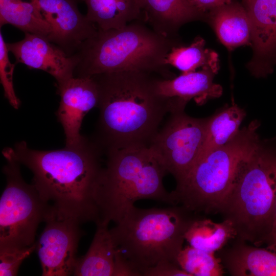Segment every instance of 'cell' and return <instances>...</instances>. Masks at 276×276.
Listing matches in <instances>:
<instances>
[{
    "label": "cell",
    "mask_w": 276,
    "mask_h": 276,
    "mask_svg": "<svg viewBox=\"0 0 276 276\" xmlns=\"http://www.w3.org/2000/svg\"><path fill=\"white\" fill-rule=\"evenodd\" d=\"M142 20L159 34L178 38L183 25L204 19L206 14L195 8L190 0H141Z\"/></svg>",
    "instance_id": "cell-15"
},
{
    "label": "cell",
    "mask_w": 276,
    "mask_h": 276,
    "mask_svg": "<svg viewBox=\"0 0 276 276\" xmlns=\"http://www.w3.org/2000/svg\"><path fill=\"white\" fill-rule=\"evenodd\" d=\"M276 203V150L261 141L240 167L217 212L233 224L238 239L267 243Z\"/></svg>",
    "instance_id": "cell-6"
},
{
    "label": "cell",
    "mask_w": 276,
    "mask_h": 276,
    "mask_svg": "<svg viewBox=\"0 0 276 276\" xmlns=\"http://www.w3.org/2000/svg\"><path fill=\"white\" fill-rule=\"evenodd\" d=\"M235 0H190L199 11L206 14L211 10Z\"/></svg>",
    "instance_id": "cell-29"
},
{
    "label": "cell",
    "mask_w": 276,
    "mask_h": 276,
    "mask_svg": "<svg viewBox=\"0 0 276 276\" xmlns=\"http://www.w3.org/2000/svg\"><path fill=\"white\" fill-rule=\"evenodd\" d=\"M276 245V203L275 205L271 232L266 245Z\"/></svg>",
    "instance_id": "cell-30"
},
{
    "label": "cell",
    "mask_w": 276,
    "mask_h": 276,
    "mask_svg": "<svg viewBox=\"0 0 276 276\" xmlns=\"http://www.w3.org/2000/svg\"><path fill=\"white\" fill-rule=\"evenodd\" d=\"M181 45L179 38L162 36L141 19L119 29L98 30L71 56L74 76L137 71L171 79L175 74L165 60L172 48Z\"/></svg>",
    "instance_id": "cell-3"
},
{
    "label": "cell",
    "mask_w": 276,
    "mask_h": 276,
    "mask_svg": "<svg viewBox=\"0 0 276 276\" xmlns=\"http://www.w3.org/2000/svg\"><path fill=\"white\" fill-rule=\"evenodd\" d=\"M144 276H190L178 264L170 261H162L147 269Z\"/></svg>",
    "instance_id": "cell-28"
},
{
    "label": "cell",
    "mask_w": 276,
    "mask_h": 276,
    "mask_svg": "<svg viewBox=\"0 0 276 276\" xmlns=\"http://www.w3.org/2000/svg\"><path fill=\"white\" fill-rule=\"evenodd\" d=\"M2 153L7 163L3 171L6 185L0 199V248H24L36 243L39 224L52 212L51 206L39 196L33 185L23 179L20 164L10 147Z\"/></svg>",
    "instance_id": "cell-8"
},
{
    "label": "cell",
    "mask_w": 276,
    "mask_h": 276,
    "mask_svg": "<svg viewBox=\"0 0 276 276\" xmlns=\"http://www.w3.org/2000/svg\"><path fill=\"white\" fill-rule=\"evenodd\" d=\"M10 148L15 160L32 171V184L57 217L97 223L95 194L103 150L94 139L54 150L32 149L25 141Z\"/></svg>",
    "instance_id": "cell-1"
},
{
    "label": "cell",
    "mask_w": 276,
    "mask_h": 276,
    "mask_svg": "<svg viewBox=\"0 0 276 276\" xmlns=\"http://www.w3.org/2000/svg\"><path fill=\"white\" fill-rule=\"evenodd\" d=\"M178 266L190 276H221L224 266L215 253L206 252L189 245L183 247L177 259Z\"/></svg>",
    "instance_id": "cell-25"
},
{
    "label": "cell",
    "mask_w": 276,
    "mask_h": 276,
    "mask_svg": "<svg viewBox=\"0 0 276 276\" xmlns=\"http://www.w3.org/2000/svg\"><path fill=\"white\" fill-rule=\"evenodd\" d=\"M186 105L174 101L167 122L149 145L173 176L176 185L185 179L199 159L209 119L189 116L185 112Z\"/></svg>",
    "instance_id": "cell-9"
},
{
    "label": "cell",
    "mask_w": 276,
    "mask_h": 276,
    "mask_svg": "<svg viewBox=\"0 0 276 276\" xmlns=\"http://www.w3.org/2000/svg\"><path fill=\"white\" fill-rule=\"evenodd\" d=\"M205 41L196 37L188 46L174 47L167 54L165 62L182 72L188 74L196 71L199 67H208L217 73L219 69L218 55L217 53L205 48Z\"/></svg>",
    "instance_id": "cell-24"
},
{
    "label": "cell",
    "mask_w": 276,
    "mask_h": 276,
    "mask_svg": "<svg viewBox=\"0 0 276 276\" xmlns=\"http://www.w3.org/2000/svg\"><path fill=\"white\" fill-rule=\"evenodd\" d=\"M35 249L36 243L28 248H0V275H17L21 264Z\"/></svg>",
    "instance_id": "cell-27"
},
{
    "label": "cell",
    "mask_w": 276,
    "mask_h": 276,
    "mask_svg": "<svg viewBox=\"0 0 276 276\" xmlns=\"http://www.w3.org/2000/svg\"><path fill=\"white\" fill-rule=\"evenodd\" d=\"M222 255L223 265L231 275L276 276V245L259 247L237 239Z\"/></svg>",
    "instance_id": "cell-17"
},
{
    "label": "cell",
    "mask_w": 276,
    "mask_h": 276,
    "mask_svg": "<svg viewBox=\"0 0 276 276\" xmlns=\"http://www.w3.org/2000/svg\"><path fill=\"white\" fill-rule=\"evenodd\" d=\"M220 41L229 50L251 46L250 21L242 3L233 1L215 8L206 14Z\"/></svg>",
    "instance_id": "cell-18"
},
{
    "label": "cell",
    "mask_w": 276,
    "mask_h": 276,
    "mask_svg": "<svg viewBox=\"0 0 276 276\" xmlns=\"http://www.w3.org/2000/svg\"><path fill=\"white\" fill-rule=\"evenodd\" d=\"M236 238L233 224L226 219L216 223L209 219L195 217L185 234V240L190 246L213 253Z\"/></svg>",
    "instance_id": "cell-22"
},
{
    "label": "cell",
    "mask_w": 276,
    "mask_h": 276,
    "mask_svg": "<svg viewBox=\"0 0 276 276\" xmlns=\"http://www.w3.org/2000/svg\"><path fill=\"white\" fill-rule=\"evenodd\" d=\"M7 45L16 63L49 73L56 79L57 84L74 77L76 67L74 58L45 36L25 33L24 39L7 43Z\"/></svg>",
    "instance_id": "cell-14"
},
{
    "label": "cell",
    "mask_w": 276,
    "mask_h": 276,
    "mask_svg": "<svg viewBox=\"0 0 276 276\" xmlns=\"http://www.w3.org/2000/svg\"><path fill=\"white\" fill-rule=\"evenodd\" d=\"M36 242L42 276L73 275L78 244L83 232L80 223L57 217L53 211Z\"/></svg>",
    "instance_id": "cell-10"
},
{
    "label": "cell",
    "mask_w": 276,
    "mask_h": 276,
    "mask_svg": "<svg viewBox=\"0 0 276 276\" xmlns=\"http://www.w3.org/2000/svg\"><path fill=\"white\" fill-rule=\"evenodd\" d=\"M257 120L240 129L224 145L200 158L171 192L175 204L194 214L217 212L229 192L240 166L260 140Z\"/></svg>",
    "instance_id": "cell-7"
},
{
    "label": "cell",
    "mask_w": 276,
    "mask_h": 276,
    "mask_svg": "<svg viewBox=\"0 0 276 276\" xmlns=\"http://www.w3.org/2000/svg\"><path fill=\"white\" fill-rule=\"evenodd\" d=\"M7 43L5 42L0 31V81L3 87L4 96L10 105L17 109L20 101L16 95L13 82V73L15 64L10 62Z\"/></svg>",
    "instance_id": "cell-26"
},
{
    "label": "cell",
    "mask_w": 276,
    "mask_h": 276,
    "mask_svg": "<svg viewBox=\"0 0 276 276\" xmlns=\"http://www.w3.org/2000/svg\"><path fill=\"white\" fill-rule=\"evenodd\" d=\"M57 93L60 101L56 114L63 129L65 147L77 146L85 139L80 133L84 117L98 107V85L93 76H74L57 83Z\"/></svg>",
    "instance_id": "cell-11"
},
{
    "label": "cell",
    "mask_w": 276,
    "mask_h": 276,
    "mask_svg": "<svg viewBox=\"0 0 276 276\" xmlns=\"http://www.w3.org/2000/svg\"><path fill=\"white\" fill-rule=\"evenodd\" d=\"M216 74L211 68L205 67L171 79L158 76L156 81V90L160 95L166 98H176L187 104L194 99L198 104H202L222 95V87L214 82Z\"/></svg>",
    "instance_id": "cell-16"
},
{
    "label": "cell",
    "mask_w": 276,
    "mask_h": 276,
    "mask_svg": "<svg viewBox=\"0 0 276 276\" xmlns=\"http://www.w3.org/2000/svg\"><path fill=\"white\" fill-rule=\"evenodd\" d=\"M86 5V17L98 30L122 28L142 20L141 0H79Z\"/></svg>",
    "instance_id": "cell-20"
},
{
    "label": "cell",
    "mask_w": 276,
    "mask_h": 276,
    "mask_svg": "<svg viewBox=\"0 0 276 276\" xmlns=\"http://www.w3.org/2000/svg\"><path fill=\"white\" fill-rule=\"evenodd\" d=\"M245 115L243 109L234 104L209 117L205 140L198 160L232 140L239 131Z\"/></svg>",
    "instance_id": "cell-23"
},
{
    "label": "cell",
    "mask_w": 276,
    "mask_h": 276,
    "mask_svg": "<svg viewBox=\"0 0 276 276\" xmlns=\"http://www.w3.org/2000/svg\"><path fill=\"white\" fill-rule=\"evenodd\" d=\"M250 21L252 56L246 66L257 78L276 65V0H242Z\"/></svg>",
    "instance_id": "cell-13"
},
{
    "label": "cell",
    "mask_w": 276,
    "mask_h": 276,
    "mask_svg": "<svg viewBox=\"0 0 276 276\" xmlns=\"http://www.w3.org/2000/svg\"><path fill=\"white\" fill-rule=\"evenodd\" d=\"M78 1L36 0L44 18L51 27L47 38L70 56L98 31L96 26L79 11Z\"/></svg>",
    "instance_id": "cell-12"
},
{
    "label": "cell",
    "mask_w": 276,
    "mask_h": 276,
    "mask_svg": "<svg viewBox=\"0 0 276 276\" xmlns=\"http://www.w3.org/2000/svg\"><path fill=\"white\" fill-rule=\"evenodd\" d=\"M10 24L24 33L48 37L51 32L36 3L25 0H0V27Z\"/></svg>",
    "instance_id": "cell-21"
},
{
    "label": "cell",
    "mask_w": 276,
    "mask_h": 276,
    "mask_svg": "<svg viewBox=\"0 0 276 276\" xmlns=\"http://www.w3.org/2000/svg\"><path fill=\"white\" fill-rule=\"evenodd\" d=\"M92 76L99 90V116L94 139L106 152L149 146L173 102V98L157 93L159 76L128 71Z\"/></svg>",
    "instance_id": "cell-2"
},
{
    "label": "cell",
    "mask_w": 276,
    "mask_h": 276,
    "mask_svg": "<svg viewBox=\"0 0 276 276\" xmlns=\"http://www.w3.org/2000/svg\"><path fill=\"white\" fill-rule=\"evenodd\" d=\"M107 160L95 194L97 226L118 223L140 199L175 205L163 180L168 171L149 146H134L106 151Z\"/></svg>",
    "instance_id": "cell-4"
},
{
    "label": "cell",
    "mask_w": 276,
    "mask_h": 276,
    "mask_svg": "<svg viewBox=\"0 0 276 276\" xmlns=\"http://www.w3.org/2000/svg\"><path fill=\"white\" fill-rule=\"evenodd\" d=\"M193 214L180 205L150 209L132 206L109 229L117 254L136 276L162 261L177 264L185 234L195 218Z\"/></svg>",
    "instance_id": "cell-5"
},
{
    "label": "cell",
    "mask_w": 276,
    "mask_h": 276,
    "mask_svg": "<svg viewBox=\"0 0 276 276\" xmlns=\"http://www.w3.org/2000/svg\"><path fill=\"white\" fill-rule=\"evenodd\" d=\"M117 251L108 226H97L86 254L77 258L73 275L118 276Z\"/></svg>",
    "instance_id": "cell-19"
}]
</instances>
